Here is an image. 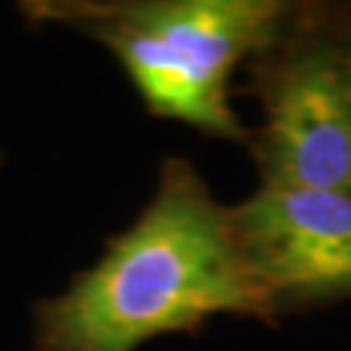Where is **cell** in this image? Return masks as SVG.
Masks as SVG:
<instances>
[{
    "instance_id": "1",
    "label": "cell",
    "mask_w": 351,
    "mask_h": 351,
    "mask_svg": "<svg viewBox=\"0 0 351 351\" xmlns=\"http://www.w3.org/2000/svg\"><path fill=\"white\" fill-rule=\"evenodd\" d=\"M258 283L223 208L182 158H167L153 201L105 240L66 292L34 304V351H135L165 333H196L219 313L267 319Z\"/></svg>"
},
{
    "instance_id": "2",
    "label": "cell",
    "mask_w": 351,
    "mask_h": 351,
    "mask_svg": "<svg viewBox=\"0 0 351 351\" xmlns=\"http://www.w3.org/2000/svg\"><path fill=\"white\" fill-rule=\"evenodd\" d=\"M19 12L108 48L151 117L242 142L230 78L274 44L290 10L274 0H23Z\"/></svg>"
},
{
    "instance_id": "3",
    "label": "cell",
    "mask_w": 351,
    "mask_h": 351,
    "mask_svg": "<svg viewBox=\"0 0 351 351\" xmlns=\"http://www.w3.org/2000/svg\"><path fill=\"white\" fill-rule=\"evenodd\" d=\"M233 217L274 304L351 294V194L263 185Z\"/></svg>"
},
{
    "instance_id": "4",
    "label": "cell",
    "mask_w": 351,
    "mask_h": 351,
    "mask_svg": "<svg viewBox=\"0 0 351 351\" xmlns=\"http://www.w3.org/2000/svg\"><path fill=\"white\" fill-rule=\"evenodd\" d=\"M265 108L263 185L351 194V98L340 51L311 44L287 58Z\"/></svg>"
},
{
    "instance_id": "5",
    "label": "cell",
    "mask_w": 351,
    "mask_h": 351,
    "mask_svg": "<svg viewBox=\"0 0 351 351\" xmlns=\"http://www.w3.org/2000/svg\"><path fill=\"white\" fill-rule=\"evenodd\" d=\"M340 64H342V75H345V85L351 98V41L347 44L345 51H340Z\"/></svg>"
},
{
    "instance_id": "6",
    "label": "cell",
    "mask_w": 351,
    "mask_h": 351,
    "mask_svg": "<svg viewBox=\"0 0 351 351\" xmlns=\"http://www.w3.org/2000/svg\"><path fill=\"white\" fill-rule=\"evenodd\" d=\"M0 162H3V153H0Z\"/></svg>"
}]
</instances>
